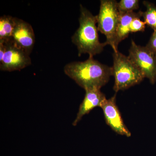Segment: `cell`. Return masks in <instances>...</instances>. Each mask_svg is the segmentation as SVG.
<instances>
[{
	"instance_id": "6da1fadb",
	"label": "cell",
	"mask_w": 156,
	"mask_h": 156,
	"mask_svg": "<svg viewBox=\"0 0 156 156\" xmlns=\"http://www.w3.org/2000/svg\"><path fill=\"white\" fill-rule=\"evenodd\" d=\"M65 73L86 90L101 89L112 76V68L102 64L92 57L83 62L74 61L66 64Z\"/></svg>"
},
{
	"instance_id": "7a4b0ae2",
	"label": "cell",
	"mask_w": 156,
	"mask_h": 156,
	"mask_svg": "<svg viewBox=\"0 0 156 156\" xmlns=\"http://www.w3.org/2000/svg\"><path fill=\"white\" fill-rule=\"evenodd\" d=\"M80 7V27L72 37V42L77 48L78 56L88 54L89 57L93 58L101 53L107 45L105 42L99 41L97 16L93 15L82 5Z\"/></svg>"
},
{
	"instance_id": "3957f363",
	"label": "cell",
	"mask_w": 156,
	"mask_h": 156,
	"mask_svg": "<svg viewBox=\"0 0 156 156\" xmlns=\"http://www.w3.org/2000/svg\"><path fill=\"white\" fill-rule=\"evenodd\" d=\"M112 76L115 78L113 89L117 93L140 83L144 76L133 62L119 50L113 53Z\"/></svg>"
},
{
	"instance_id": "277c9868",
	"label": "cell",
	"mask_w": 156,
	"mask_h": 156,
	"mask_svg": "<svg viewBox=\"0 0 156 156\" xmlns=\"http://www.w3.org/2000/svg\"><path fill=\"white\" fill-rule=\"evenodd\" d=\"M117 2L115 0H101L99 13L96 15L98 31L105 35V44L110 45L114 51H118L115 48L116 34L120 17Z\"/></svg>"
},
{
	"instance_id": "5b68a950",
	"label": "cell",
	"mask_w": 156,
	"mask_h": 156,
	"mask_svg": "<svg viewBox=\"0 0 156 156\" xmlns=\"http://www.w3.org/2000/svg\"><path fill=\"white\" fill-rule=\"evenodd\" d=\"M152 84L156 82V54L145 47L136 44L132 40L128 56Z\"/></svg>"
},
{
	"instance_id": "8992f818",
	"label": "cell",
	"mask_w": 156,
	"mask_h": 156,
	"mask_svg": "<svg viewBox=\"0 0 156 156\" xmlns=\"http://www.w3.org/2000/svg\"><path fill=\"white\" fill-rule=\"evenodd\" d=\"M6 50L0 61V69L2 71H20L31 64L30 55L18 48L12 41L5 43Z\"/></svg>"
},
{
	"instance_id": "52a82bcc",
	"label": "cell",
	"mask_w": 156,
	"mask_h": 156,
	"mask_svg": "<svg viewBox=\"0 0 156 156\" xmlns=\"http://www.w3.org/2000/svg\"><path fill=\"white\" fill-rule=\"evenodd\" d=\"M106 124L117 134L127 137L131 136V132L123 122L121 113L116 105V94L107 99L101 107Z\"/></svg>"
},
{
	"instance_id": "ba28073f",
	"label": "cell",
	"mask_w": 156,
	"mask_h": 156,
	"mask_svg": "<svg viewBox=\"0 0 156 156\" xmlns=\"http://www.w3.org/2000/svg\"><path fill=\"white\" fill-rule=\"evenodd\" d=\"M15 21L11 41L18 48L30 55L35 42L33 29L30 23L16 17Z\"/></svg>"
},
{
	"instance_id": "9c48e42d",
	"label": "cell",
	"mask_w": 156,
	"mask_h": 156,
	"mask_svg": "<svg viewBox=\"0 0 156 156\" xmlns=\"http://www.w3.org/2000/svg\"><path fill=\"white\" fill-rule=\"evenodd\" d=\"M86 91L83 100L81 103L76 117L73 122L76 126L85 115L89 114L93 109L101 107L106 100L105 95L101 91V89L93 88L85 90Z\"/></svg>"
},
{
	"instance_id": "30bf717a",
	"label": "cell",
	"mask_w": 156,
	"mask_h": 156,
	"mask_svg": "<svg viewBox=\"0 0 156 156\" xmlns=\"http://www.w3.org/2000/svg\"><path fill=\"white\" fill-rule=\"evenodd\" d=\"M136 17H142V11L120 14L115 42L116 50H118V46L120 42L128 37L130 33V25L131 21Z\"/></svg>"
},
{
	"instance_id": "8fae6325",
	"label": "cell",
	"mask_w": 156,
	"mask_h": 156,
	"mask_svg": "<svg viewBox=\"0 0 156 156\" xmlns=\"http://www.w3.org/2000/svg\"><path fill=\"white\" fill-rule=\"evenodd\" d=\"M16 17L4 15L0 18V41H11L15 27Z\"/></svg>"
},
{
	"instance_id": "7c38bea8",
	"label": "cell",
	"mask_w": 156,
	"mask_h": 156,
	"mask_svg": "<svg viewBox=\"0 0 156 156\" xmlns=\"http://www.w3.org/2000/svg\"><path fill=\"white\" fill-rule=\"evenodd\" d=\"M144 5L146 8L145 11H142V17L146 24L156 30V5L148 1H143Z\"/></svg>"
},
{
	"instance_id": "4fadbf2b",
	"label": "cell",
	"mask_w": 156,
	"mask_h": 156,
	"mask_svg": "<svg viewBox=\"0 0 156 156\" xmlns=\"http://www.w3.org/2000/svg\"><path fill=\"white\" fill-rule=\"evenodd\" d=\"M117 8L120 14L134 12L139 8L138 0H121L117 2Z\"/></svg>"
},
{
	"instance_id": "5bb4252c",
	"label": "cell",
	"mask_w": 156,
	"mask_h": 156,
	"mask_svg": "<svg viewBox=\"0 0 156 156\" xmlns=\"http://www.w3.org/2000/svg\"><path fill=\"white\" fill-rule=\"evenodd\" d=\"M146 27V23L140 20V17H136L132 20L130 25V33L144 31Z\"/></svg>"
},
{
	"instance_id": "9a60e30c",
	"label": "cell",
	"mask_w": 156,
	"mask_h": 156,
	"mask_svg": "<svg viewBox=\"0 0 156 156\" xmlns=\"http://www.w3.org/2000/svg\"><path fill=\"white\" fill-rule=\"evenodd\" d=\"M146 47L156 54V30H154Z\"/></svg>"
},
{
	"instance_id": "2e32d148",
	"label": "cell",
	"mask_w": 156,
	"mask_h": 156,
	"mask_svg": "<svg viewBox=\"0 0 156 156\" xmlns=\"http://www.w3.org/2000/svg\"><path fill=\"white\" fill-rule=\"evenodd\" d=\"M5 50V43L3 41H0V61L2 60Z\"/></svg>"
}]
</instances>
